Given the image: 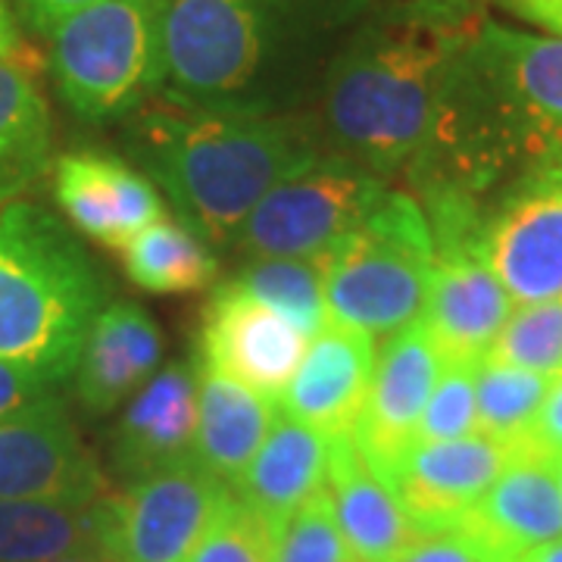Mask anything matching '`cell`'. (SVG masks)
I'll return each mask as SVG.
<instances>
[{"label":"cell","mask_w":562,"mask_h":562,"mask_svg":"<svg viewBox=\"0 0 562 562\" xmlns=\"http://www.w3.org/2000/svg\"><path fill=\"white\" fill-rule=\"evenodd\" d=\"M57 387L60 384L44 379L35 369L0 360V419H7L13 413H22V409L35 406L44 397L57 394Z\"/></svg>","instance_id":"obj_34"},{"label":"cell","mask_w":562,"mask_h":562,"mask_svg":"<svg viewBox=\"0 0 562 562\" xmlns=\"http://www.w3.org/2000/svg\"><path fill=\"white\" fill-rule=\"evenodd\" d=\"M0 63H16V66H25V69L38 66V54L22 38L16 16L10 13L7 0H0Z\"/></svg>","instance_id":"obj_38"},{"label":"cell","mask_w":562,"mask_h":562,"mask_svg":"<svg viewBox=\"0 0 562 562\" xmlns=\"http://www.w3.org/2000/svg\"><path fill=\"white\" fill-rule=\"evenodd\" d=\"M306 338L279 313L247 297L232 281L210 291L201 313L198 357L213 362L257 394L279 403L297 372Z\"/></svg>","instance_id":"obj_14"},{"label":"cell","mask_w":562,"mask_h":562,"mask_svg":"<svg viewBox=\"0 0 562 562\" xmlns=\"http://www.w3.org/2000/svg\"><path fill=\"white\" fill-rule=\"evenodd\" d=\"M475 366L479 362H443L441 375L431 387V397L425 403L413 443L457 441L479 431Z\"/></svg>","instance_id":"obj_31"},{"label":"cell","mask_w":562,"mask_h":562,"mask_svg":"<svg viewBox=\"0 0 562 562\" xmlns=\"http://www.w3.org/2000/svg\"><path fill=\"white\" fill-rule=\"evenodd\" d=\"M198 362V435L194 460L228 487L244 475L279 419V403L257 394L213 362Z\"/></svg>","instance_id":"obj_22"},{"label":"cell","mask_w":562,"mask_h":562,"mask_svg":"<svg viewBox=\"0 0 562 562\" xmlns=\"http://www.w3.org/2000/svg\"><path fill=\"white\" fill-rule=\"evenodd\" d=\"M391 181L362 162L322 150L316 160L276 184L235 238L244 260L291 257L328 260L382 203Z\"/></svg>","instance_id":"obj_8"},{"label":"cell","mask_w":562,"mask_h":562,"mask_svg":"<svg viewBox=\"0 0 562 562\" xmlns=\"http://www.w3.org/2000/svg\"><path fill=\"white\" fill-rule=\"evenodd\" d=\"M325 491L347 550L362 562H394L422 531L401 497L366 462L353 435L331 438Z\"/></svg>","instance_id":"obj_21"},{"label":"cell","mask_w":562,"mask_h":562,"mask_svg":"<svg viewBox=\"0 0 562 562\" xmlns=\"http://www.w3.org/2000/svg\"><path fill=\"white\" fill-rule=\"evenodd\" d=\"M394 562H497L465 528L428 531L403 550Z\"/></svg>","instance_id":"obj_33"},{"label":"cell","mask_w":562,"mask_h":562,"mask_svg":"<svg viewBox=\"0 0 562 562\" xmlns=\"http://www.w3.org/2000/svg\"><path fill=\"white\" fill-rule=\"evenodd\" d=\"M375 0H169L157 98L220 116L306 113Z\"/></svg>","instance_id":"obj_2"},{"label":"cell","mask_w":562,"mask_h":562,"mask_svg":"<svg viewBox=\"0 0 562 562\" xmlns=\"http://www.w3.org/2000/svg\"><path fill=\"white\" fill-rule=\"evenodd\" d=\"M125 150L206 244H235L257 203L322 150L306 113L220 116L154 98L125 120Z\"/></svg>","instance_id":"obj_4"},{"label":"cell","mask_w":562,"mask_h":562,"mask_svg":"<svg viewBox=\"0 0 562 562\" xmlns=\"http://www.w3.org/2000/svg\"><path fill=\"white\" fill-rule=\"evenodd\" d=\"M54 122L35 69L0 63V201H16L50 166Z\"/></svg>","instance_id":"obj_25"},{"label":"cell","mask_w":562,"mask_h":562,"mask_svg":"<svg viewBox=\"0 0 562 562\" xmlns=\"http://www.w3.org/2000/svg\"><path fill=\"white\" fill-rule=\"evenodd\" d=\"M162 335L154 316L132 301H110L91 322L76 362L81 406L106 416L160 372Z\"/></svg>","instance_id":"obj_20"},{"label":"cell","mask_w":562,"mask_h":562,"mask_svg":"<svg viewBox=\"0 0 562 562\" xmlns=\"http://www.w3.org/2000/svg\"><path fill=\"white\" fill-rule=\"evenodd\" d=\"M198 362L172 360L132 394L110 438L113 469L125 484L194 457Z\"/></svg>","instance_id":"obj_19"},{"label":"cell","mask_w":562,"mask_h":562,"mask_svg":"<svg viewBox=\"0 0 562 562\" xmlns=\"http://www.w3.org/2000/svg\"><path fill=\"white\" fill-rule=\"evenodd\" d=\"M375 341L357 328L325 322L310 338L279 409L328 438L353 435L375 372Z\"/></svg>","instance_id":"obj_18"},{"label":"cell","mask_w":562,"mask_h":562,"mask_svg":"<svg viewBox=\"0 0 562 562\" xmlns=\"http://www.w3.org/2000/svg\"><path fill=\"white\" fill-rule=\"evenodd\" d=\"M487 20L484 0H387L344 41L306 116L325 150L401 179L431 128L453 57Z\"/></svg>","instance_id":"obj_3"},{"label":"cell","mask_w":562,"mask_h":562,"mask_svg":"<svg viewBox=\"0 0 562 562\" xmlns=\"http://www.w3.org/2000/svg\"><path fill=\"white\" fill-rule=\"evenodd\" d=\"M560 479H562V457H560Z\"/></svg>","instance_id":"obj_42"},{"label":"cell","mask_w":562,"mask_h":562,"mask_svg":"<svg viewBox=\"0 0 562 562\" xmlns=\"http://www.w3.org/2000/svg\"><path fill=\"white\" fill-rule=\"evenodd\" d=\"M516 20L538 25L547 35L562 38V0H494Z\"/></svg>","instance_id":"obj_37"},{"label":"cell","mask_w":562,"mask_h":562,"mask_svg":"<svg viewBox=\"0 0 562 562\" xmlns=\"http://www.w3.org/2000/svg\"><path fill=\"white\" fill-rule=\"evenodd\" d=\"M443 369L438 344L419 322L391 335L375 357V372L357 422L353 441L384 482L416 441L425 403Z\"/></svg>","instance_id":"obj_13"},{"label":"cell","mask_w":562,"mask_h":562,"mask_svg":"<svg viewBox=\"0 0 562 562\" xmlns=\"http://www.w3.org/2000/svg\"><path fill=\"white\" fill-rule=\"evenodd\" d=\"M184 562H276V528L232 494Z\"/></svg>","instance_id":"obj_30"},{"label":"cell","mask_w":562,"mask_h":562,"mask_svg":"<svg viewBox=\"0 0 562 562\" xmlns=\"http://www.w3.org/2000/svg\"><path fill=\"white\" fill-rule=\"evenodd\" d=\"M525 441L543 450V453H550V457H557V460L562 457V375L550 382V391H547Z\"/></svg>","instance_id":"obj_35"},{"label":"cell","mask_w":562,"mask_h":562,"mask_svg":"<svg viewBox=\"0 0 562 562\" xmlns=\"http://www.w3.org/2000/svg\"><path fill=\"white\" fill-rule=\"evenodd\" d=\"M50 562H116L106 550H81V553H69V557H60V560Z\"/></svg>","instance_id":"obj_40"},{"label":"cell","mask_w":562,"mask_h":562,"mask_svg":"<svg viewBox=\"0 0 562 562\" xmlns=\"http://www.w3.org/2000/svg\"><path fill=\"white\" fill-rule=\"evenodd\" d=\"M497 562L562 538L560 460L522 441L501 479L460 522Z\"/></svg>","instance_id":"obj_16"},{"label":"cell","mask_w":562,"mask_h":562,"mask_svg":"<svg viewBox=\"0 0 562 562\" xmlns=\"http://www.w3.org/2000/svg\"><path fill=\"white\" fill-rule=\"evenodd\" d=\"M166 3L103 0L50 32V76L79 120H128L160 94Z\"/></svg>","instance_id":"obj_7"},{"label":"cell","mask_w":562,"mask_h":562,"mask_svg":"<svg viewBox=\"0 0 562 562\" xmlns=\"http://www.w3.org/2000/svg\"><path fill=\"white\" fill-rule=\"evenodd\" d=\"M484 254L513 303L562 297V166L525 172L487 198Z\"/></svg>","instance_id":"obj_11"},{"label":"cell","mask_w":562,"mask_h":562,"mask_svg":"<svg viewBox=\"0 0 562 562\" xmlns=\"http://www.w3.org/2000/svg\"><path fill=\"white\" fill-rule=\"evenodd\" d=\"M516 562H562V538L543 543V547H535V550H528V553L519 557Z\"/></svg>","instance_id":"obj_39"},{"label":"cell","mask_w":562,"mask_h":562,"mask_svg":"<svg viewBox=\"0 0 562 562\" xmlns=\"http://www.w3.org/2000/svg\"><path fill=\"white\" fill-rule=\"evenodd\" d=\"M54 201L81 235L122 250L166 216L157 184L106 150H72L54 162Z\"/></svg>","instance_id":"obj_17"},{"label":"cell","mask_w":562,"mask_h":562,"mask_svg":"<svg viewBox=\"0 0 562 562\" xmlns=\"http://www.w3.org/2000/svg\"><path fill=\"white\" fill-rule=\"evenodd\" d=\"M484 357L547 379L562 375V297L516 306Z\"/></svg>","instance_id":"obj_29"},{"label":"cell","mask_w":562,"mask_h":562,"mask_svg":"<svg viewBox=\"0 0 562 562\" xmlns=\"http://www.w3.org/2000/svg\"><path fill=\"white\" fill-rule=\"evenodd\" d=\"M110 284L47 210L0 201V360L72 379Z\"/></svg>","instance_id":"obj_5"},{"label":"cell","mask_w":562,"mask_h":562,"mask_svg":"<svg viewBox=\"0 0 562 562\" xmlns=\"http://www.w3.org/2000/svg\"><path fill=\"white\" fill-rule=\"evenodd\" d=\"M325 262L291 260V257H254L232 276V284L241 288L281 319L291 322L303 338H313L328 322L325 310Z\"/></svg>","instance_id":"obj_27"},{"label":"cell","mask_w":562,"mask_h":562,"mask_svg":"<svg viewBox=\"0 0 562 562\" xmlns=\"http://www.w3.org/2000/svg\"><path fill=\"white\" fill-rule=\"evenodd\" d=\"M110 494L57 394L0 419V501L91 503Z\"/></svg>","instance_id":"obj_12"},{"label":"cell","mask_w":562,"mask_h":562,"mask_svg":"<svg viewBox=\"0 0 562 562\" xmlns=\"http://www.w3.org/2000/svg\"><path fill=\"white\" fill-rule=\"evenodd\" d=\"M435 276V238L422 203L409 191H387L382 203L325 262L328 322L362 335L391 338L422 319Z\"/></svg>","instance_id":"obj_6"},{"label":"cell","mask_w":562,"mask_h":562,"mask_svg":"<svg viewBox=\"0 0 562 562\" xmlns=\"http://www.w3.org/2000/svg\"><path fill=\"white\" fill-rule=\"evenodd\" d=\"M347 562H362V560H357V557H353V553H350V557H347Z\"/></svg>","instance_id":"obj_41"},{"label":"cell","mask_w":562,"mask_h":562,"mask_svg":"<svg viewBox=\"0 0 562 562\" xmlns=\"http://www.w3.org/2000/svg\"><path fill=\"white\" fill-rule=\"evenodd\" d=\"M331 438L279 413L257 457L232 484V494L279 531L328 479Z\"/></svg>","instance_id":"obj_23"},{"label":"cell","mask_w":562,"mask_h":562,"mask_svg":"<svg viewBox=\"0 0 562 562\" xmlns=\"http://www.w3.org/2000/svg\"><path fill=\"white\" fill-rule=\"evenodd\" d=\"M232 497L201 462L181 460L106 497V543L116 562H184Z\"/></svg>","instance_id":"obj_10"},{"label":"cell","mask_w":562,"mask_h":562,"mask_svg":"<svg viewBox=\"0 0 562 562\" xmlns=\"http://www.w3.org/2000/svg\"><path fill=\"white\" fill-rule=\"evenodd\" d=\"M94 3H103V0H16L20 7V16L25 20L29 29H35L38 35H47L66 22L69 16H76L79 10H88Z\"/></svg>","instance_id":"obj_36"},{"label":"cell","mask_w":562,"mask_h":562,"mask_svg":"<svg viewBox=\"0 0 562 562\" xmlns=\"http://www.w3.org/2000/svg\"><path fill=\"white\" fill-rule=\"evenodd\" d=\"M125 276L150 294H194L220 276V260L194 228L162 216L120 250Z\"/></svg>","instance_id":"obj_26"},{"label":"cell","mask_w":562,"mask_h":562,"mask_svg":"<svg viewBox=\"0 0 562 562\" xmlns=\"http://www.w3.org/2000/svg\"><path fill=\"white\" fill-rule=\"evenodd\" d=\"M550 382L553 379L538 372L482 357L475 366L479 431L503 443H522L550 391Z\"/></svg>","instance_id":"obj_28"},{"label":"cell","mask_w":562,"mask_h":562,"mask_svg":"<svg viewBox=\"0 0 562 562\" xmlns=\"http://www.w3.org/2000/svg\"><path fill=\"white\" fill-rule=\"evenodd\" d=\"M106 497L91 503L0 501V562H50L103 550Z\"/></svg>","instance_id":"obj_24"},{"label":"cell","mask_w":562,"mask_h":562,"mask_svg":"<svg viewBox=\"0 0 562 562\" xmlns=\"http://www.w3.org/2000/svg\"><path fill=\"white\" fill-rule=\"evenodd\" d=\"M562 166V38L484 20L453 57L431 128L401 179L416 201L487 203Z\"/></svg>","instance_id":"obj_1"},{"label":"cell","mask_w":562,"mask_h":562,"mask_svg":"<svg viewBox=\"0 0 562 562\" xmlns=\"http://www.w3.org/2000/svg\"><path fill=\"white\" fill-rule=\"evenodd\" d=\"M435 238V276L422 325L443 362H479L513 313V297L484 254V203L419 201Z\"/></svg>","instance_id":"obj_9"},{"label":"cell","mask_w":562,"mask_h":562,"mask_svg":"<svg viewBox=\"0 0 562 562\" xmlns=\"http://www.w3.org/2000/svg\"><path fill=\"white\" fill-rule=\"evenodd\" d=\"M516 447L519 443H503L482 431L457 441L413 443L387 484L422 535L457 528L501 479Z\"/></svg>","instance_id":"obj_15"},{"label":"cell","mask_w":562,"mask_h":562,"mask_svg":"<svg viewBox=\"0 0 562 562\" xmlns=\"http://www.w3.org/2000/svg\"><path fill=\"white\" fill-rule=\"evenodd\" d=\"M350 550L322 487L276 531V562H347Z\"/></svg>","instance_id":"obj_32"}]
</instances>
